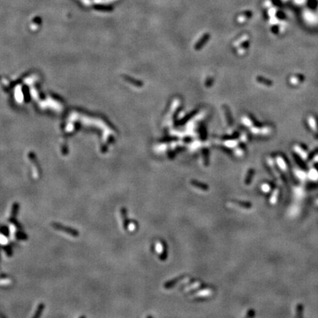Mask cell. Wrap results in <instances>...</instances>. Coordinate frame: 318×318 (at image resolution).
<instances>
[{"label": "cell", "instance_id": "obj_3", "mask_svg": "<svg viewBox=\"0 0 318 318\" xmlns=\"http://www.w3.org/2000/svg\"><path fill=\"white\" fill-rule=\"evenodd\" d=\"M230 205H235L236 207H239V208H246V209H248V208H251V205L248 203H243V202H232V203H229Z\"/></svg>", "mask_w": 318, "mask_h": 318}, {"label": "cell", "instance_id": "obj_2", "mask_svg": "<svg viewBox=\"0 0 318 318\" xmlns=\"http://www.w3.org/2000/svg\"><path fill=\"white\" fill-rule=\"evenodd\" d=\"M191 184H192L194 187H196V188L199 189H201L203 191L208 190V186L203 183H200L198 181H196V180H192V181H191Z\"/></svg>", "mask_w": 318, "mask_h": 318}, {"label": "cell", "instance_id": "obj_11", "mask_svg": "<svg viewBox=\"0 0 318 318\" xmlns=\"http://www.w3.org/2000/svg\"><path fill=\"white\" fill-rule=\"evenodd\" d=\"M262 189L265 192H268L270 190V187L268 184H264L262 186Z\"/></svg>", "mask_w": 318, "mask_h": 318}, {"label": "cell", "instance_id": "obj_4", "mask_svg": "<svg viewBox=\"0 0 318 318\" xmlns=\"http://www.w3.org/2000/svg\"><path fill=\"white\" fill-rule=\"evenodd\" d=\"M213 292L211 289H204L202 290V291L197 292L196 294L194 295V297H205L211 295V293Z\"/></svg>", "mask_w": 318, "mask_h": 318}, {"label": "cell", "instance_id": "obj_7", "mask_svg": "<svg viewBox=\"0 0 318 318\" xmlns=\"http://www.w3.org/2000/svg\"><path fill=\"white\" fill-rule=\"evenodd\" d=\"M180 280V278H176V279H174L173 280H172V281H169L168 282V283H167L166 285H164V287L166 288H169V287H172V286H173L174 284H175L176 283H177L178 280Z\"/></svg>", "mask_w": 318, "mask_h": 318}, {"label": "cell", "instance_id": "obj_13", "mask_svg": "<svg viewBox=\"0 0 318 318\" xmlns=\"http://www.w3.org/2000/svg\"><path fill=\"white\" fill-rule=\"evenodd\" d=\"M278 162L279 163V164H280L279 166H280V167L282 168V169H285V168H286V166H285V163H284V161H283V162H282V160H281V159H278Z\"/></svg>", "mask_w": 318, "mask_h": 318}, {"label": "cell", "instance_id": "obj_9", "mask_svg": "<svg viewBox=\"0 0 318 318\" xmlns=\"http://www.w3.org/2000/svg\"><path fill=\"white\" fill-rule=\"evenodd\" d=\"M200 286V282H197V283H193V284H192V285H191V286H187V287H186V288L185 291H189V290H191V289H194V288H195H195L198 287V286Z\"/></svg>", "mask_w": 318, "mask_h": 318}, {"label": "cell", "instance_id": "obj_6", "mask_svg": "<svg viewBox=\"0 0 318 318\" xmlns=\"http://www.w3.org/2000/svg\"><path fill=\"white\" fill-rule=\"evenodd\" d=\"M163 250H164V247H163L162 244H161V242H157L156 244V250L159 253L161 254V253L163 252Z\"/></svg>", "mask_w": 318, "mask_h": 318}, {"label": "cell", "instance_id": "obj_5", "mask_svg": "<svg viewBox=\"0 0 318 318\" xmlns=\"http://www.w3.org/2000/svg\"><path fill=\"white\" fill-rule=\"evenodd\" d=\"M122 214V223H123V226L125 228H127V213L125 208H122L121 211Z\"/></svg>", "mask_w": 318, "mask_h": 318}, {"label": "cell", "instance_id": "obj_12", "mask_svg": "<svg viewBox=\"0 0 318 318\" xmlns=\"http://www.w3.org/2000/svg\"><path fill=\"white\" fill-rule=\"evenodd\" d=\"M136 228V225L134 224V223H130V224L128 225L129 231H135Z\"/></svg>", "mask_w": 318, "mask_h": 318}, {"label": "cell", "instance_id": "obj_10", "mask_svg": "<svg viewBox=\"0 0 318 318\" xmlns=\"http://www.w3.org/2000/svg\"><path fill=\"white\" fill-rule=\"evenodd\" d=\"M252 174H253V170H250V172H249L248 175L247 176V178H246V180H245V183L247 184V185L250 184V183L251 181V178H252Z\"/></svg>", "mask_w": 318, "mask_h": 318}, {"label": "cell", "instance_id": "obj_1", "mask_svg": "<svg viewBox=\"0 0 318 318\" xmlns=\"http://www.w3.org/2000/svg\"><path fill=\"white\" fill-rule=\"evenodd\" d=\"M53 227L55 228V229H58V231H61V232L63 233H65V234H69L72 236H77V232H76L75 231H74V230L72 229H70V228H68L64 227V226H61V225L60 224H54Z\"/></svg>", "mask_w": 318, "mask_h": 318}, {"label": "cell", "instance_id": "obj_8", "mask_svg": "<svg viewBox=\"0 0 318 318\" xmlns=\"http://www.w3.org/2000/svg\"><path fill=\"white\" fill-rule=\"evenodd\" d=\"M278 190H275V192H273V196H272L271 198H270V202H271L272 203H275V202H276L277 200V197H278Z\"/></svg>", "mask_w": 318, "mask_h": 318}]
</instances>
